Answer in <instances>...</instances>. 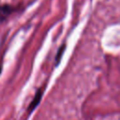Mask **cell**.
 <instances>
[{
	"instance_id": "6da1fadb",
	"label": "cell",
	"mask_w": 120,
	"mask_h": 120,
	"mask_svg": "<svg viewBox=\"0 0 120 120\" xmlns=\"http://www.w3.org/2000/svg\"><path fill=\"white\" fill-rule=\"evenodd\" d=\"M42 93H43L42 89H38V90L37 91V93H36V95H35L33 100H32L31 103L29 104V108H28V112H29V113H30V112L38 106V104L39 103V101H40V99H41V97H42Z\"/></svg>"
},
{
	"instance_id": "7a4b0ae2",
	"label": "cell",
	"mask_w": 120,
	"mask_h": 120,
	"mask_svg": "<svg viewBox=\"0 0 120 120\" xmlns=\"http://www.w3.org/2000/svg\"><path fill=\"white\" fill-rule=\"evenodd\" d=\"M9 13H10L9 7H8V6H2V7H0V22L4 21L8 16Z\"/></svg>"
},
{
	"instance_id": "3957f363",
	"label": "cell",
	"mask_w": 120,
	"mask_h": 120,
	"mask_svg": "<svg viewBox=\"0 0 120 120\" xmlns=\"http://www.w3.org/2000/svg\"><path fill=\"white\" fill-rule=\"evenodd\" d=\"M65 49H66V45H65V44H63V45L59 48V50H58V52H57V53H56V56H55V61H56L55 66H57V65L59 64V62H60V60H61V58H62V55H63V53H64Z\"/></svg>"
}]
</instances>
